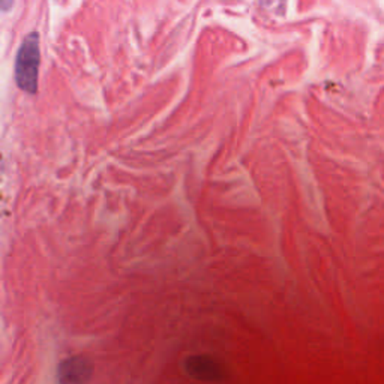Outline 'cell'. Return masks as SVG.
Returning <instances> with one entry per match:
<instances>
[{
  "instance_id": "cell-1",
  "label": "cell",
  "mask_w": 384,
  "mask_h": 384,
  "mask_svg": "<svg viewBox=\"0 0 384 384\" xmlns=\"http://www.w3.org/2000/svg\"><path fill=\"white\" fill-rule=\"evenodd\" d=\"M40 62V35L32 32L23 40L15 59V81L29 95L38 92Z\"/></svg>"
},
{
  "instance_id": "cell-2",
  "label": "cell",
  "mask_w": 384,
  "mask_h": 384,
  "mask_svg": "<svg viewBox=\"0 0 384 384\" xmlns=\"http://www.w3.org/2000/svg\"><path fill=\"white\" fill-rule=\"evenodd\" d=\"M184 369L191 378L197 381L216 383L225 378V371L218 359L209 354L189 356L184 363Z\"/></svg>"
},
{
  "instance_id": "cell-3",
  "label": "cell",
  "mask_w": 384,
  "mask_h": 384,
  "mask_svg": "<svg viewBox=\"0 0 384 384\" xmlns=\"http://www.w3.org/2000/svg\"><path fill=\"white\" fill-rule=\"evenodd\" d=\"M94 376V365L86 358H71L63 360L58 368L60 383H87Z\"/></svg>"
},
{
  "instance_id": "cell-4",
  "label": "cell",
  "mask_w": 384,
  "mask_h": 384,
  "mask_svg": "<svg viewBox=\"0 0 384 384\" xmlns=\"http://www.w3.org/2000/svg\"><path fill=\"white\" fill-rule=\"evenodd\" d=\"M12 5V0H2V6H3V11H8L9 6Z\"/></svg>"
}]
</instances>
